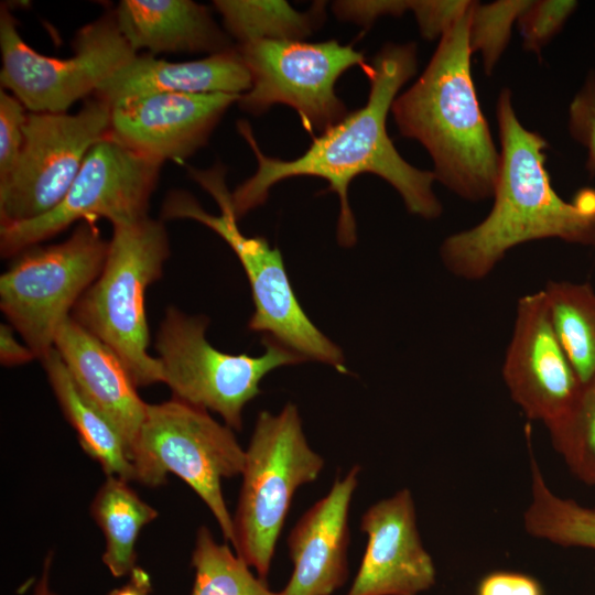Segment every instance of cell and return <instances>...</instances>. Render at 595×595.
<instances>
[{
    "label": "cell",
    "instance_id": "cell-1",
    "mask_svg": "<svg viewBox=\"0 0 595 595\" xmlns=\"http://www.w3.org/2000/svg\"><path fill=\"white\" fill-rule=\"evenodd\" d=\"M416 66L414 43L385 45L372 62L363 67L370 84L366 105L313 138L307 150L294 160L266 155L250 125L239 121L238 131L256 155L257 170L231 193L237 219L261 206L274 184L295 176H316L327 181V190L337 194V240L343 247H351L357 235L348 187L364 173L387 181L411 214L437 218L442 205L433 192L434 173L409 164L394 148L386 126L398 91L415 74Z\"/></svg>",
    "mask_w": 595,
    "mask_h": 595
},
{
    "label": "cell",
    "instance_id": "cell-2",
    "mask_svg": "<svg viewBox=\"0 0 595 595\" xmlns=\"http://www.w3.org/2000/svg\"><path fill=\"white\" fill-rule=\"evenodd\" d=\"M497 121L501 153L493 208L478 225L448 236L440 250L445 267L466 280L485 278L509 249L527 241L560 238L595 247V192H580L573 203L556 194L544 166L547 141L521 125L509 89L498 97Z\"/></svg>",
    "mask_w": 595,
    "mask_h": 595
},
{
    "label": "cell",
    "instance_id": "cell-3",
    "mask_svg": "<svg viewBox=\"0 0 595 595\" xmlns=\"http://www.w3.org/2000/svg\"><path fill=\"white\" fill-rule=\"evenodd\" d=\"M473 4L440 37L428 66L391 111L400 133L429 151L437 181L462 198L482 201L494 196L500 154L472 79Z\"/></svg>",
    "mask_w": 595,
    "mask_h": 595
},
{
    "label": "cell",
    "instance_id": "cell-4",
    "mask_svg": "<svg viewBox=\"0 0 595 595\" xmlns=\"http://www.w3.org/2000/svg\"><path fill=\"white\" fill-rule=\"evenodd\" d=\"M190 175L219 206L218 215L206 212L188 192L171 191L165 197L162 219H193L220 236L239 259L248 278L255 311L248 322L261 333L302 356L346 372L342 349L326 337L303 311L292 289L280 249L261 236L249 237L237 225L226 169L217 163L207 170L190 167Z\"/></svg>",
    "mask_w": 595,
    "mask_h": 595
},
{
    "label": "cell",
    "instance_id": "cell-5",
    "mask_svg": "<svg viewBox=\"0 0 595 595\" xmlns=\"http://www.w3.org/2000/svg\"><path fill=\"white\" fill-rule=\"evenodd\" d=\"M169 256L167 232L161 220L148 216L113 226L104 268L71 313L117 354L137 388L164 382L160 360L148 351L145 292L162 277Z\"/></svg>",
    "mask_w": 595,
    "mask_h": 595
},
{
    "label": "cell",
    "instance_id": "cell-6",
    "mask_svg": "<svg viewBox=\"0 0 595 595\" xmlns=\"http://www.w3.org/2000/svg\"><path fill=\"white\" fill-rule=\"evenodd\" d=\"M245 451L232 545L266 580L294 494L317 479L325 462L310 446L293 403L278 414L259 412Z\"/></svg>",
    "mask_w": 595,
    "mask_h": 595
},
{
    "label": "cell",
    "instance_id": "cell-7",
    "mask_svg": "<svg viewBox=\"0 0 595 595\" xmlns=\"http://www.w3.org/2000/svg\"><path fill=\"white\" fill-rule=\"evenodd\" d=\"M246 451L232 429L207 410L178 399L148 403L131 454L134 480L156 487L172 473L203 500L227 542L234 543V521L221 480L241 475Z\"/></svg>",
    "mask_w": 595,
    "mask_h": 595
},
{
    "label": "cell",
    "instance_id": "cell-8",
    "mask_svg": "<svg viewBox=\"0 0 595 595\" xmlns=\"http://www.w3.org/2000/svg\"><path fill=\"white\" fill-rule=\"evenodd\" d=\"M205 315H188L169 306L160 324L155 348L164 383L173 398L218 413L232 430H241L246 404L261 393L260 381L271 370L305 359L274 339L262 336L260 356L231 355L205 337Z\"/></svg>",
    "mask_w": 595,
    "mask_h": 595
},
{
    "label": "cell",
    "instance_id": "cell-9",
    "mask_svg": "<svg viewBox=\"0 0 595 595\" xmlns=\"http://www.w3.org/2000/svg\"><path fill=\"white\" fill-rule=\"evenodd\" d=\"M109 241L96 220L78 223L64 241L33 246L0 277V309L41 360L84 292L99 277Z\"/></svg>",
    "mask_w": 595,
    "mask_h": 595
},
{
    "label": "cell",
    "instance_id": "cell-10",
    "mask_svg": "<svg viewBox=\"0 0 595 595\" xmlns=\"http://www.w3.org/2000/svg\"><path fill=\"white\" fill-rule=\"evenodd\" d=\"M73 54L53 57L37 53L18 31L7 4L0 8L1 88L31 112H67L87 99L137 53L122 35L113 8L79 29Z\"/></svg>",
    "mask_w": 595,
    "mask_h": 595
},
{
    "label": "cell",
    "instance_id": "cell-11",
    "mask_svg": "<svg viewBox=\"0 0 595 595\" xmlns=\"http://www.w3.org/2000/svg\"><path fill=\"white\" fill-rule=\"evenodd\" d=\"M237 47L251 78L239 108L259 116L273 105H288L312 134L347 116L335 84L347 69L366 65L361 52L336 40H260Z\"/></svg>",
    "mask_w": 595,
    "mask_h": 595
},
{
    "label": "cell",
    "instance_id": "cell-12",
    "mask_svg": "<svg viewBox=\"0 0 595 595\" xmlns=\"http://www.w3.org/2000/svg\"><path fill=\"white\" fill-rule=\"evenodd\" d=\"M162 165L109 134L89 150L68 192L55 208L33 220L0 227L1 256L15 257L74 223L105 218L113 227L148 217Z\"/></svg>",
    "mask_w": 595,
    "mask_h": 595
},
{
    "label": "cell",
    "instance_id": "cell-13",
    "mask_svg": "<svg viewBox=\"0 0 595 595\" xmlns=\"http://www.w3.org/2000/svg\"><path fill=\"white\" fill-rule=\"evenodd\" d=\"M111 107L91 96L76 113L26 115L17 167L0 188V227L39 218L55 208L89 150L110 133Z\"/></svg>",
    "mask_w": 595,
    "mask_h": 595
},
{
    "label": "cell",
    "instance_id": "cell-14",
    "mask_svg": "<svg viewBox=\"0 0 595 595\" xmlns=\"http://www.w3.org/2000/svg\"><path fill=\"white\" fill-rule=\"evenodd\" d=\"M502 378L526 416L545 426L563 416L581 391L583 382L556 337L542 290L518 300Z\"/></svg>",
    "mask_w": 595,
    "mask_h": 595
},
{
    "label": "cell",
    "instance_id": "cell-15",
    "mask_svg": "<svg viewBox=\"0 0 595 595\" xmlns=\"http://www.w3.org/2000/svg\"><path fill=\"white\" fill-rule=\"evenodd\" d=\"M240 95L160 93L111 106L110 137L164 163L181 162L206 145Z\"/></svg>",
    "mask_w": 595,
    "mask_h": 595
},
{
    "label": "cell",
    "instance_id": "cell-16",
    "mask_svg": "<svg viewBox=\"0 0 595 595\" xmlns=\"http://www.w3.org/2000/svg\"><path fill=\"white\" fill-rule=\"evenodd\" d=\"M364 556L346 595H418L436 581L432 556L416 526L412 493L403 488L361 516Z\"/></svg>",
    "mask_w": 595,
    "mask_h": 595
},
{
    "label": "cell",
    "instance_id": "cell-17",
    "mask_svg": "<svg viewBox=\"0 0 595 595\" xmlns=\"http://www.w3.org/2000/svg\"><path fill=\"white\" fill-rule=\"evenodd\" d=\"M360 467L337 477L286 539L293 572L281 595H332L347 578L348 515Z\"/></svg>",
    "mask_w": 595,
    "mask_h": 595
},
{
    "label": "cell",
    "instance_id": "cell-18",
    "mask_svg": "<svg viewBox=\"0 0 595 595\" xmlns=\"http://www.w3.org/2000/svg\"><path fill=\"white\" fill-rule=\"evenodd\" d=\"M54 348L82 394L117 428L131 458L148 403L120 358L71 316L58 328Z\"/></svg>",
    "mask_w": 595,
    "mask_h": 595
},
{
    "label": "cell",
    "instance_id": "cell-19",
    "mask_svg": "<svg viewBox=\"0 0 595 595\" xmlns=\"http://www.w3.org/2000/svg\"><path fill=\"white\" fill-rule=\"evenodd\" d=\"M251 78L238 47L205 58L169 62L150 53H137L95 93L110 107L160 93L242 95Z\"/></svg>",
    "mask_w": 595,
    "mask_h": 595
},
{
    "label": "cell",
    "instance_id": "cell-20",
    "mask_svg": "<svg viewBox=\"0 0 595 595\" xmlns=\"http://www.w3.org/2000/svg\"><path fill=\"white\" fill-rule=\"evenodd\" d=\"M118 26L138 53H223L235 48L230 36L207 7L192 0H121L115 8Z\"/></svg>",
    "mask_w": 595,
    "mask_h": 595
},
{
    "label": "cell",
    "instance_id": "cell-21",
    "mask_svg": "<svg viewBox=\"0 0 595 595\" xmlns=\"http://www.w3.org/2000/svg\"><path fill=\"white\" fill-rule=\"evenodd\" d=\"M58 404L77 433L82 448L101 466L106 476L134 480L127 444L117 428L78 390L55 348L41 359Z\"/></svg>",
    "mask_w": 595,
    "mask_h": 595
},
{
    "label": "cell",
    "instance_id": "cell-22",
    "mask_svg": "<svg viewBox=\"0 0 595 595\" xmlns=\"http://www.w3.org/2000/svg\"><path fill=\"white\" fill-rule=\"evenodd\" d=\"M90 512L106 539L104 564L116 577L129 575L137 567L140 531L156 519V509L142 500L129 482L107 476L91 501Z\"/></svg>",
    "mask_w": 595,
    "mask_h": 595
},
{
    "label": "cell",
    "instance_id": "cell-23",
    "mask_svg": "<svg viewBox=\"0 0 595 595\" xmlns=\"http://www.w3.org/2000/svg\"><path fill=\"white\" fill-rule=\"evenodd\" d=\"M214 7L237 45L260 40H304L322 24L325 15L322 1L305 12L281 0H216Z\"/></svg>",
    "mask_w": 595,
    "mask_h": 595
},
{
    "label": "cell",
    "instance_id": "cell-24",
    "mask_svg": "<svg viewBox=\"0 0 595 595\" xmlns=\"http://www.w3.org/2000/svg\"><path fill=\"white\" fill-rule=\"evenodd\" d=\"M552 326L582 382L595 376V291L588 283L549 281L542 290Z\"/></svg>",
    "mask_w": 595,
    "mask_h": 595
},
{
    "label": "cell",
    "instance_id": "cell-25",
    "mask_svg": "<svg viewBox=\"0 0 595 595\" xmlns=\"http://www.w3.org/2000/svg\"><path fill=\"white\" fill-rule=\"evenodd\" d=\"M530 470L531 501L523 513L527 533L559 547L595 551V506H583L554 494L532 453Z\"/></svg>",
    "mask_w": 595,
    "mask_h": 595
},
{
    "label": "cell",
    "instance_id": "cell-26",
    "mask_svg": "<svg viewBox=\"0 0 595 595\" xmlns=\"http://www.w3.org/2000/svg\"><path fill=\"white\" fill-rule=\"evenodd\" d=\"M195 581L191 595H281L256 576L247 562L199 527L191 560Z\"/></svg>",
    "mask_w": 595,
    "mask_h": 595
},
{
    "label": "cell",
    "instance_id": "cell-27",
    "mask_svg": "<svg viewBox=\"0 0 595 595\" xmlns=\"http://www.w3.org/2000/svg\"><path fill=\"white\" fill-rule=\"evenodd\" d=\"M547 428L554 451L571 474L595 486V376L583 382L570 410Z\"/></svg>",
    "mask_w": 595,
    "mask_h": 595
},
{
    "label": "cell",
    "instance_id": "cell-28",
    "mask_svg": "<svg viewBox=\"0 0 595 595\" xmlns=\"http://www.w3.org/2000/svg\"><path fill=\"white\" fill-rule=\"evenodd\" d=\"M532 1L502 0L489 4L474 2L469 23V46L480 52L489 75L509 42L512 24Z\"/></svg>",
    "mask_w": 595,
    "mask_h": 595
},
{
    "label": "cell",
    "instance_id": "cell-29",
    "mask_svg": "<svg viewBox=\"0 0 595 595\" xmlns=\"http://www.w3.org/2000/svg\"><path fill=\"white\" fill-rule=\"evenodd\" d=\"M23 104L11 93L0 90V188L11 178L24 141L28 115Z\"/></svg>",
    "mask_w": 595,
    "mask_h": 595
},
{
    "label": "cell",
    "instance_id": "cell-30",
    "mask_svg": "<svg viewBox=\"0 0 595 595\" xmlns=\"http://www.w3.org/2000/svg\"><path fill=\"white\" fill-rule=\"evenodd\" d=\"M575 7V1H532L517 21L524 47L539 51L561 29Z\"/></svg>",
    "mask_w": 595,
    "mask_h": 595
},
{
    "label": "cell",
    "instance_id": "cell-31",
    "mask_svg": "<svg viewBox=\"0 0 595 595\" xmlns=\"http://www.w3.org/2000/svg\"><path fill=\"white\" fill-rule=\"evenodd\" d=\"M473 1L409 0L421 35L426 40L441 37L469 8Z\"/></svg>",
    "mask_w": 595,
    "mask_h": 595
},
{
    "label": "cell",
    "instance_id": "cell-32",
    "mask_svg": "<svg viewBox=\"0 0 595 595\" xmlns=\"http://www.w3.org/2000/svg\"><path fill=\"white\" fill-rule=\"evenodd\" d=\"M570 131L587 149V169L595 172V76L587 78L570 105Z\"/></svg>",
    "mask_w": 595,
    "mask_h": 595
},
{
    "label": "cell",
    "instance_id": "cell-33",
    "mask_svg": "<svg viewBox=\"0 0 595 595\" xmlns=\"http://www.w3.org/2000/svg\"><path fill=\"white\" fill-rule=\"evenodd\" d=\"M335 15L343 21L353 22L365 28L372 24L382 15L399 17L409 9L407 0L360 1L345 0L335 1L332 6Z\"/></svg>",
    "mask_w": 595,
    "mask_h": 595
},
{
    "label": "cell",
    "instance_id": "cell-34",
    "mask_svg": "<svg viewBox=\"0 0 595 595\" xmlns=\"http://www.w3.org/2000/svg\"><path fill=\"white\" fill-rule=\"evenodd\" d=\"M476 595H544V591L540 582L529 574L494 571L479 581Z\"/></svg>",
    "mask_w": 595,
    "mask_h": 595
},
{
    "label": "cell",
    "instance_id": "cell-35",
    "mask_svg": "<svg viewBox=\"0 0 595 595\" xmlns=\"http://www.w3.org/2000/svg\"><path fill=\"white\" fill-rule=\"evenodd\" d=\"M36 355L28 347L21 344L14 336V328L9 324L0 325V361L3 366H17L26 364Z\"/></svg>",
    "mask_w": 595,
    "mask_h": 595
},
{
    "label": "cell",
    "instance_id": "cell-36",
    "mask_svg": "<svg viewBox=\"0 0 595 595\" xmlns=\"http://www.w3.org/2000/svg\"><path fill=\"white\" fill-rule=\"evenodd\" d=\"M151 589L149 574L137 566L129 574V581L125 585L112 589L108 595H150Z\"/></svg>",
    "mask_w": 595,
    "mask_h": 595
},
{
    "label": "cell",
    "instance_id": "cell-37",
    "mask_svg": "<svg viewBox=\"0 0 595 595\" xmlns=\"http://www.w3.org/2000/svg\"><path fill=\"white\" fill-rule=\"evenodd\" d=\"M53 554L48 553L44 560L42 573L34 587L32 595H57L51 589L50 586V573L52 566Z\"/></svg>",
    "mask_w": 595,
    "mask_h": 595
}]
</instances>
